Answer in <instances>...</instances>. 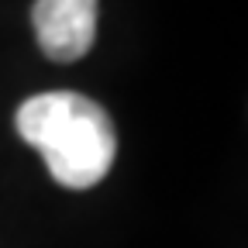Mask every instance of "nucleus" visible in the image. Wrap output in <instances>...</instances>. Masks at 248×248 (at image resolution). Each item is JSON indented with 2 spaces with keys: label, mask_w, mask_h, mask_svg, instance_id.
Wrapping results in <instances>:
<instances>
[{
  "label": "nucleus",
  "mask_w": 248,
  "mask_h": 248,
  "mask_svg": "<svg viewBox=\"0 0 248 248\" xmlns=\"http://www.w3.org/2000/svg\"><path fill=\"white\" fill-rule=\"evenodd\" d=\"M100 0H35L31 24L42 52L52 62H76L97 38Z\"/></svg>",
  "instance_id": "nucleus-2"
},
{
  "label": "nucleus",
  "mask_w": 248,
  "mask_h": 248,
  "mask_svg": "<svg viewBox=\"0 0 248 248\" xmlns=\"http://www.w3.org/2000/svg\"><path fill=\"white\" fill-rule=\"evenodd\" d=\"M17 135L42 152L52 179L66 190L97 186L117 155L110 114L73 90L35 93L17 107Z\"/></svg>",
  "instance_id": "nucleus-1"
}]
</instances>
